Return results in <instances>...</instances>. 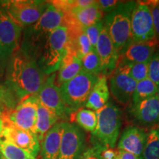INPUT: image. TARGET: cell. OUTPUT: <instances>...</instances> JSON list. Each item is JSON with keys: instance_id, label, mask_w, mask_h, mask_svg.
Masks as SVG:
<instances>
[{"instance_id": "4", "label": "cell", "mask_w": 159, "mask_h": 159, "mask_svg": "<svg viewBox=\"0 0 159 159\" xmlns=\"http://www.w3.org/2000/svg\"><path fill=\"white\" fill-rule=\"evenodd\" d=\"M97 125L91 136V144L114 148L122 125L120 109L112 102H108L96 111Z\"/></svg>"}, {"instance_id": "11", "label": "cell", "mask_w": 159, "mask_h": 159, "mask_svg": "<svg viewBox=\"0 0 159 159\" xmlns=\"http://www.w3.org/2000/svg\"><path fill=\"white\" fill-rule=\"evenodd\" d=\"M133 43L144 42L156 38L150 10L145 2H137L131 16Z\"/></svg>"}, {"instance_id": "25", "label": "cell", "mask_w": 159, "mask_h": 159, "mask_svg": "<svg viewBox=\"0 0 159 159\" xmlns=\"http://www.w3.org/2000/svg\"><path fill=\"white\" fill-rule=\"evenodd\" d=\"M118 66L136 83L148 77V63H132L119 57Z\"/></svg>"}, {"instance_id": "5", "label": "cell", "mask_w": 159, "mask_h": 159, "mask_svg": "<svg viewBox=\"0 0 159 159\" xmlns=\"http://www.w3.org/2000/svg\"><path fill=\"white\" fill-rule=\"evenodd\" d=\"M67 47L68 30L61 25L51 33L35 59L45 75H50L58 70L67 52Z\"/></svg>"}, {"instance_id": "3", "label": "cell", "mask_w": 159, "mask_h": 159, "mask_svg": "<svg viewBox=\"0 0 159 159\" xmlns=\"http://www.w3.org/2000/svg\"><path fill=\"white\" fill-rule=\"evenodd\" d=\"M137 2H122L114 11L105 14L103 25L115 48L121 55L133 43L131 16Z\"/></svg>"}, {"instance_id": "35", "label": "cell", "mask_w": 159, "mask_h": 159, "mask_svg": "<svg viewBox=\"0 0 159 159\" xmlns=\"http://www.w3.org/2000/svg\"><path fill=\"white\" fill-rule=\"evenodd\" d=\"M11 105L8 96L2 85V87L0 88V113L5 111L11 110Z\"/></svg>"}, {"instance_id": "8", "label": "cell", "mask_w": 159, "mask_h": 159, "mask_svg": "<svg viewBox=\"0 0 159 159\" xmlns=\"http://www.w3.org/2000/svg\"><path fill=\"white\" fill-rule=\"evenodd\" d=\"M49 5V1L42 0H5L2 9L24 29L36 22Z\"/></svg>"}, {"instance_id": "15", "label": "cell", "mask_w": 159, "mask_h": 159, "mask_svg": "<svg viewBox=\"0 0 159 159\" xmlns=\"http://www.w3.org/2000/svg\"><path fill=\"white\" fill-rule=\"evenodd\" d=\"M95 50L100 61L101 75L110 77L116 69L119 55L105 27L99 34Z\"/></svg>"}, {"instance_id": "30", "label": "cell", "mask_w": 159, "mask_h": 159, "mask_svg": "<svg viewBox=\"0 0 159 159\" xmlns=\"http://www.w3.org/2000/svg\"><path fill=\"white\" fill-rule=\"evenodd\" d=\"M103 27H104V25H103L102 20V21H98V22L95 23L94 25L83 28L85 35L88 37L92 49H95V48H96L98 38Z\"/></svg>"}, {"instance_id": "42", "label": "cell", "mask_w": 159, "mask_h": 159, "mask_svg": "<svg viewBox=\"0 0 159 159\" xmlns=\"http://www.w3.org/2000/svg\"><path fill=\"white\" fill-rule=\"evenodd\" d=\"M0 74H1V73H0ZM2 83H0V88H2Z\"/></svg>"}, {"instance_id": "28", "label": "cell", "mask_w": 159, "mask_h": 159, "mask_svg": "<svg viewBox=\"0 0 159 159\" xmlns=\"http://www.w3.org/2000/svg\"><path fill=\"white\" fill-rule=\"evenodd\" d=\"M0 153L7 159H35L13 143L0 139Z\"/></svg>"}, {"instance_id": "39", "label": "cell", "mask_w": 159, "mask_h": 159, "mask_svg": "<svg viewBox=\"0 0 159 159\" xmlns=\"http://www.w3.org/2000/svg\"><path fill=\"white\" fill-rule=\"evenodd\" d=\"M157 97H158V99L159 101V85L158 86V91H157Z\"/></svg>"}, {"instance_id": "40", "label": "cell", "mask_w": 159, "mask_h": 159, "mask_svg": "<svg viewBox=\"0 0 159 159\" xmlns=\"http://www.w3.org/2000/svg\"><path fill=\"white\" fill-rule=\"evenodd\" d=\"M2 2L3 1H0V9H2Z\"/></svg>"}, {"instance_id": "9", "label": "cell", "mask_w": 159, "mask_h": 159, "mask_svg": "<svg viewBox=\"0 0 159 159\" xmlns=\"http://www.w3.org/2000/svg\"><path fill=\"white\" fill-rule=\"evenodd\" d=\"M23 28L16 23L4 9H0V73L7 61L20 49Z\"/></svg>"}, {"instance_id": "38", "label": "cell", "mask_w": 159, "mask_h": 159, "mask_svg": "<svg viewBox=\"0 0 159 159\" xmlns=\"http://www.w3.org/2000/svg\"><path fill=\"white\" fill-rule=\"evenodd\" d=\"M2 128H3V123H2V121L1 120V119H0V137H1V134H2Z\"/></svg>"}, {"instance_id": "23", "label": "cell", "mask_w": 159, "mask_h": 159, "mask_svg": "<svg viewBox=\"0 0 159 159\" xmlns=\"http://www.w3.org/2000/svg\"><path fill=\"white\" fill-rule=\"evenodd\" d=\"M60 119L53 111L41 104L38 99V113L36 122V136L40 143L53 125L58 122Z\"/></svg>"}, {"instance_id": "7", "label": "cell", "mask_w": 159, "mask_h": 159, "mask_svg": "<svg viewBox=\"0 0 159 159\" xmlns=\"http://www.w3.org/2000/svg\"><path fill=\"white\" fill-rule=\"evenodd\" d=\"M38 98L36 94L21 101L14 108L0 113L3 125H12L36 135Z\"/></svg>"}, {"instance_id": "13", "label": "cell", "mask_w": 159, "mask_h": 159, "mask_svg": "<svg viewBox=\"0 0 159 159\" xmlns=\"http://www.w3.org/2000/svg\"><path fill=\"white\" fill-rule=\"evenodd\" d=\"M10 142L35 158L40 152V142L37 136L28 130L12 125H3L0 139Z\"/></svg>"}, {"instance_id": "37", "label": "cell", "mask_w": 159, "mask_h": 159, "mask_svg": "<svg viewBox=\"0 0 159 159\" xmlns=\"http://www.w3.org/2000/svg\"><path fill=\"white\" fill-rule=\"evenodd\" d=\"M116 156L115 159H140L139 157L135 156L130 152H127V151L120 150L118 149H116Z\"/></svg>"}, {"instance_id": "32", "label": "cell", "mask_w": 159, "mask_h": 159, "mask_svg": "<svg viewBox=\"0 0 159 159\" xmlns=\"http://www.w3.org/2000/svg\"><path fill=\"white\" fill-rule=\"evenodd\" d=\"M150 10L156 38L159 41V2L158 0L145 2Z\"/></svg>"}, {"instance_id": "14", "label": "cell", "mask_w": 159, "mask_h": 159, "mask_svg": "<svg viewBox=\"0 0 159 159\" xmlns=\"http://www.w3.org/2000/svg\"><path fill=\"white\" fill-rule=\"evenodd\" d=\"M137 83L128 74L116 66L110 76V91L119 104L128 105L132 100Z\"/></svg>"}, {"instance_id": "45", "label": "cell", "mask_w": 159, "mask_h": 159, "mask_svg": "<svg viewBox=\"0 0 159 159\" xmlns=\"http://www.w3.org/2000/svg\"></svg>"}, {"instance_id": "2", "label": "cell", "mask_w": 159, "mask_h": 159, "mask_svg": "<svg viewBox=\"0 0 159 159\" xmlns=\"http://www.w3.org/2000/svg\"><path fill=\"white\" fill-rule=\"evenodd\" d=\"M63 12L49 2L36 22L23 29L20 49L35 60L51 33L63 25Z\"/></svg>"}, {"instance_id": "24", "label": "cell", "mask_w": 159, "mask_h": 159, "mask_svg": "<svg viewBox=\"0 0 159 159\" xmlns=\"http://www.w3.org/2000/svg\"><path fill=\"white\" fill-rule=\"evenodd\" d=\"M71 123H74L82 130L92 134L97 128L96 111L88 108H80L69 115Z\"/></svg>"}, {"instance_id": "27", "label": "cell", "mask_w": 159, "mask_h": 159, "mask_svg": "<svg viewBox=\"0 0 159 159\" xmlns=\"http://www.w3.org/2000/svg\"><path fill=\"white\" fill-rule=\"evenodd\" d=\"M157 91H158V85L155 84L148 77L140 82H138L133 95V104H136L144 99L155 96L157 94Z\"/></svg>"}, {"instance_id": "29", "label": "cell", "mask_w": 159, "mask_h": 159, "mask_svg": "<svg viewBox=\"0 0 159 159\" xmlns=\"http://www.w3.org/2000/svg\"><path fill=\"white\" fill-rule=\"evenodd\" d=\"M82 70L90 75L99 76L101 75V65L98 55L95 49H91L81 59Z\"/></svg>"}, {"instance_id": "20", "label": "cell", "mask_w": 159, "mask_h": 159, "mask_svg": "<svg viewBox=\"0 0 159 159\" xmlns=\"http://www.w3.org/2000/svg\"><path fill=\"white\" fill-rule=\"evenodd\" d=\"M82 70L81 59L71 49L67 47V52L61 61L56 73L55 83L61 86L63 83L74 78Z\"/></svg>"}, {"instance_id": "12", "label": "cell", "mask_w": 159, "mask_h": 159, "mask_svg": "<svg viewBox=\"0 0 159 159\" xmlns=\"http://www.w3.org/2000/svg\"><path fill=\"white\" fill-rule=\"evenodd\" d=\"M56 72L47 77L36 94L39 102L55 113L61 119L67 116L66 109L61 94L59 86L55 83Z\"/></svg>"}, {"instance_id": "41", "label": "cell", "mask_w": 159, "mask_h": 159, "mask_svg": "<svg viewBox=\"0 0 159 159\" xmlns=\"http://www.w3.org/2000/svg\"><path fill=\"white\" fill-rule=\"evenodd\" d=\"M0 159H7V158H5V157H4V156H2V155L0 153Z\"/></svg>"}, {"instance_id": "6", "label": "cell", "mask_w": 159, "mask_h": 159, "mask_svg": "<svg viewBox=\"0 0 159 159\" xmlns=\"http://www.w3.org/2000/svg\"><path fill=\"white\" fill-rule=\"evenodd\" d=\"M98 76L81 70L77 76L59 87L67 115H70L86 104L89 95Z\"/></svg>"}, {"instance_id": "44", "label": "cell", "mask_w": 159, "mask_h": 159, "mask_svg": "<svg viewBox=\"0 0 159 159\" xmlns=\"http://www.w3.org/2000/svg\"><path fill=\"white\" fill-rule=\"evenodd\" d=\"M158 2H159V1H158Z\"/></svg>"}, {"instance_id": "17", "label": "cell", "mask_w": 159, "mask_h": 159, "mask_svg": "<svg viewBox=\"0 0 159 159\" xmlns=\"http://www.w3.org/2000/svg\"><path fill=\"white\" fill-rule=\"evenodd\" d=\"M148 133L137 126L128 127L123 131L117 144V149L127 151L141 158Z\"/></svg>"}, {"instance_id": "33", "label": "cell", "mask_w": 159, "mask_h": 159, "mask_svg": "<svg viewBox=\"0 0 159 159\" xmlns=\"http://www.w3.org/2000/svg\"><path fill=\"white\" fill-rule=\"evenodd\" d=\"M102 145L92 144L90 148H86L80 159H102L100 156Z\"/></svg>"}, {"instance_id": "1", "label": "cell", "mask_w": 159, "mask_h": 159, "mask_svg": "<svg viewBox=\"0 0 159 159\" xmlns=\"http://www.w3.org/2000/svg\"><path fill=\"white\" fill-rule=\"evenodd\" d=\"M5 71L2 85L13 108L23 99L37 94L49 76L43 72L34 59L20 49L7 61Z\"/></svg>"}, {"instance_id": "18", "label": "cell", "mask_w": 159, "mask_h": 159, "mask_svg": "<svg viewBox=\"0 0 159 159\" xmlns=\"http://www.w3.org/2000/svg\"><path fill=\"white\" fill-rule=\"evenodd\" d=\"M66 121H59L53 125L40 143V155L42 159H57Z\"/></svg>"}, {"instance_id": "10", "label": "cell", "mask_w": 159, "mask_h": 159, "mask_svg": "<svg viewBox=\"0 0 159 159\" xmlns=\"http://www.w3.org/2000/svg\"><path fill=\"white\" fill-rule=\"evenodd\" d=\"M86 150V135L74 123L66 122L57 159H80Z\"/></svg>"}, {"instance_id": "22", "label": "cell", "mask_w": 159, "mask_h": 159, "mask_svg": "<svg viewBox=\"0 0 159 159\" xmlns=\"http://www.w3.org/2000/svg\"><path fill=\"white\" fill-rule=\"evenodd\" d=\"M66 13H69L72 16L82 28H85L98 21H102L103 16L105 15L99 7L97 1H96L94 5L89 7L75 8Z\"/></svg>"}, {"instance_id": "34", "label": "cell", "mask_w": 159, "mask_h": 159, "mask_svg": "<svg viewBox=\"0 0 159 159\" xmlns=\"http://www.w3.org/2000/svg\"><path fill=\"white\" fill-rule=\"evenodd\" d=\"M122 1H116V0H99L97 1L99 7L102 10L104 14L110 13L116 8Z\"/></svg>"}, {"instance_id": "31", "label": "cell", "mask_w": 159, "mask_h": 159, "mask_svg": "<svg viewBox=\"0 0 159 159\" xmlns=\"http://www.w3.org/2000/svg\"><path fill=\"white\" fill-rule=\"evenodd\" d=\"M148 78L159 85V49L154 53L148 63Z\"/></svg>"}, {"instance_id": "43", "label": "cell", "mask_w": 159, "mask_h": 159, "mask_svg": "<svg viewBox=\"0 0 159 159\" xmlns=\"http://www.w3.org/2000/svg\"><path fill=\"white\" fill-rule=\"evenodd\" d=\"M157 127H158V128L159 129V123H158V125H157Z\"/></svg>"}, {"instance_id": "19", "label": "cell", "mask_w": 159, "mask_h": 159, "mask_svg": "<svg viewBox=\"0 0 159 159\" xmlns=\"http://www.w3.org/2000/svg\"><path fill=\"white\" fill-rule=\"evenodd\" d=\"M159 49V41L156 38L144 42L132 43L119 55V57L132 63H148L151 57Z\"/></svg>"}, {"instance_id": "16", "label": "cell", "mask_w": 159, "mask_h": 159, "mask_svg": "<svg viewBox=\"0 0 159 159\" xmlns=\"http://www.w3.org/2000/svg\"><path fill=\"white\" fill-rule=\"evenodd\" d=\"M130 112L139 124L145 126H157L159 123V101L157 95L133 104Z\"/></svg>"}, {"instance_id": "36", "label": "cell", "mask_w": 159, "mask_h": 159, "mask_svg": "<svg viewBox=\"0 0 159 159\" xmlns=\"http://www.w3.org/2000/svg\"><path fill=\"white\" fill-rule=\"evenodd\" d=\"M117 150L114 148H107V147H101L100 156L102 159H115L116 156Z\"/></svg>"}, {"instance_id": "26", "label": "cell", "mask_w": 159, "mask_h": 159, "mask_svg": "<svg viewBox=\"0 0 159 159\" xmlns=\"http://www.w3.org/2000/svg\"><path fill=\"white\" fill-rule=\"evenodd\" d=\"M140 159H159V129L157 126L148 133Z\"/></svg>"}, {"instance_id": "21", "label": "cell", "mask_w": 159, "mask_h": 159, "mask_svg": "<svg viewBox=\"0 0 159 159\" xmlns=\"http://www.w3.org/2000/svg\"><path fill=\"white\" fill-rule=\"evenodd\" d=\"M110 98V89L108 84V77L99 75L87 99L85 108L94 111L102 108L108 102Z\"/></svg>"}]
</instances>
